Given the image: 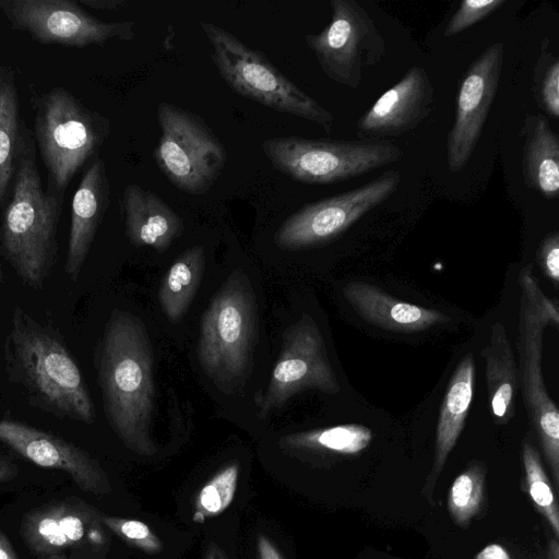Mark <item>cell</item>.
Listing matches in <instances>:
<instances>
[{
    "label": "cell",
    "instance_id": "6da1fadb",
    "mask_svg": "<svg viewBox=\"0 0 559 559\" xmlns=\"http://www.w3.org/2000/svg\"><path fill=\"white\" fill-rule=\"evenodd\" d=\"M153 353L141 320L114 310L98 348L97 373L106 418L123 444L141 455L156 452Z\"/></svg>",
    "mask_w": 559,
    "mask_h": 559
},
{
    "label": "cell",
    "instance_id": "7a4b0ae2",
    "mask_svg": "<svg viewBox=\"0 0 559 559\" xmlns=\"http://www.w3.org/2000/svg\"><path fill=\"white\" fill-rule=\"evenodd\" d=\"M3 348L8 374L26 390L36 407L60 418L94 423L88 388L57 332L15 307Z\"/></svg>",
    "mask_w": 559,
    "mask_h": 559
},
{
    "label": "cell",
    "instance_id": "3957f363",
    "mask_svg": "<svg viewBox=\"0 0 559 559\" xmlns=\"http://www.w3.org/2000/svg\"><path fill=\"white\" fill-rule=\"evenodd\" d=\"M25 145L0 227L2 258L22 283L40 289L55 265L62 200L41 186L33 153Z\"/></svg>",
    "mask_w": 559,
    "mask_h": 559
},
{
    "label": "cell",
    "instance_id": "277c9868",
    "mask_svg": "<svg viewBox=\"0 0 559 559\" xmlns=\"http://www.w3.org/2000/svg\"><path fill=\"white\" fill-rule=\"evenodd\" d=\"M199 24L210 43L211 59L230 90L331 132L333 115L284 75L262 51L252 49L217 24L204 21Z\"/></svg>",
    "mask_w": 559,
    "mask_h": 559
},
{
    "label": "cell",
    "instance_id": "5b68a950",
    "mask_svg": "<svg viewBox=\"0 0 559 559\" xmlns=\"http://www.w3.org/2000/svg\"><path fill=\"white\" fill-rule=\"evenodd\" d=\"M521 289L518 353L520 388L523 402L556 487L559 486V411L549 396L542 371L544 331L548 324L559 326V308L538 285L531 265L519 274Z\"/></svg>",
    "mask_w": 559,
    "mask_h": 559
},
{
    "label": "cell",
    "instance_id": "8992f818",
    "mask_svg": "<svg viewBox=\"0 0 559 559\" xmlns=\"http://www.w3.org/2000/svg\"><path fill=\"white\" fill-rule=\"evenodd\" d=\"M110 121L64 88L44 94L35 116L38 150L47 170V192L61 199L82 166L100 148Z\"/></svg>",
    "mask_w": 559,
    "mask_h": 559
},
{
    "label": "cell",
    "instance_id": "52a82bcc",
    "mask_svg": "<svg viewBox=\"0 0 559 559\" xmlns=\"http://www.w3.org/2000/svg\"><path fill=\"white\" fill-rule=\"evenodd\" d=\"M257 337V309L246 275L236 271L203 313L198 357L204 372L225 390L250 370Z\"/></svg>",
    "mask_w": 559,
    "mask_h": 559
},
{
    "label": "cell",
    "instance_id": "ba28073f",
    "mask_svg": "<svg viewBox=\"0 0 559 559\" xmlns=\"http://www.w3.org/2000/svg\"><path fill=\"white\" fill-rule=\"evenodd\" d=\"M262 152L274 169L307 185H333L395 163L403 151L390 142L301 136L265 139Z\"/></svg>",
    "mask_w": 559,
    "mask_h": 559
},
{
    "label": "cell",
    "instance_id": "9c48e42d",
    "mask_svg": "<svg viewBox=\"0 0 559 559\" xmlns=\"http://www.w3.org/2000/svg\"><path fill=\"white\" fill-rule=\"evenodd\" d=\"M160 129L154 159L163 175L188 194L206 193L225 168L227 152L198 115L175 104L157 106Z\"/></svg>",
    "mask_w": 559,
    "mask_h": 559
},
{
    "label": "cell",
    "instance_id": "30bf717a",
    "mask_svg": "<svg viewBox=\"0 0 559 559\" xmlns=\"http://www.w3.org/2000/svg\"><path fill=\"white\" fill-rule=\"evenodd\" d=\"M330 23L305 40L323 73L333 82L357 88L364 69L385 55L384 40L369 13L355 0H331Z\"/></svg>",
    "mask_w": 559,
    "mask_h": 559
},
{
    "label": "cell",
    "instance_id": "8fae6325",
    "mask_svg": "<svg viewBox=\"0 0 559 559\" xmlns=\"http://www.w3.org/2000/svg\"><path fill=\"white\" fill-rule=\"evenodd\" d=\"M400 181L397 170H388L364 186L308 203L280 225L274 242L290 251L328 242L390 198Z\"/></svg>",
    "mask_w": 559,
    "mask_h": 559
},
{
    "label": "cell",
    "instance_id": "7c38bea8",
    "mask_svg": "<svg viewBox=\"0 0 559 559\" xmlns=\"http://www.w3.org/2000/svg\"><path fill=\"white\" fill-rule=\"evenodd\" d=\"M340 389L323 336L313 319L304 313L285 330L269 384L264 392L255 395L254 402L258 415L264 418L299 392L319 390L335 394Z\"/></svg>",
    "mask_w": 559,
    "mask_h": 559
},
{
    "label": "cell",
    "instance_id": "4fadbf2b",
    "mask_svg": "<svg viewBox=\"0 0 559 559\" xmlns=\"http://www.w3.org/2000/svg\"><path fill=\"white\" fill-rule=\"evenodd\" d=\"M0 11L13 28L43 44L81 48L135 37L133 21L104 22L69 0H0Z\"/></svg>",
    "mask_w": 559,
    "mask_h": 559
},
{
    "label": "cell",
    "instance_id": "5bb4252c",
    "mask_svg": "<svg viewBox=\"0 0 559 559\" xmlns=\"http://www.w3.org/2000/svg\"><path fill=\"white\" fill-rule=\"evenodd\" d=\"M502 64L503 46L498 41L475 59L462 79L445 143L447 164L452 173L463 169L475 150L498 91Z\"/></svg>",
    "mask_w": 559,
    "mask_h": 559
},
{
    "label": "cell",
    "instance_id": "9a60e30c",
    "mask_svg": "<svg viewBox=\"0 0 559 559\" xmlns=\"http://www.w3.org/2000/svg\"><path fill=\"white\" fill-rule=\"evenodd\" d=\"M0 441L37 466L67 473L84 491L106 495L108 477L86 451L22 421L0 419Z\"/></svg>",
    "mask_w": 559,
    "mask_h": 559
},
{
    "label": "cell",
    "instance_id": "2e32d148",
    "mask_svg": "<svg viewBox=\"0 0 559 559\" xmlns=\"http://www.w3.org/2000/svg\"><path fill=\"white\" fill-rule=\"evenodd\" d=\"M435 90L427 71L412 67L358 119L360 140L397 136L414 130L432 111Z\"/></svg>",
    "mask_w": 559,
    "mask_h": 559
},
{
    "label": "cell",
    "instance_id": "e0dca14e",
    "mask_svg": "<svg viewBox=\"0 0 559 559\" xmlns=\"http://www.w3.org/2000/svg\"><path fill=\"white\" fill-rule=\"evenodd\" d=\"M110 203L105 163L96 158L83 175L71 204V223L64 270L76 282L97 229Z\"/></svg>",
    "mask_w": 559,
    "mask_h": 559
},
{
    "label": "cell",
    "instance_id": "ac0fdd59",
    "mask_svg": "<svg viewBox=\"0 0 559 559\" xmlns=\"http://www.w3.org/2000/svg\"><path fill=\"white\" fill-rule=\"evenodd\" d=\"M96 519L90 506L68 499L27 512L20 532L28 548L45 558L79 544Z\"/></svg>",
    "mask_w": 559,
    "mask_h": 559
},
{
    "label": "cell",
    "instance_id": "d6986e66",
    "mask_svg": "<svg viewBox=\"0 0 559 559\" xmlns=\"http://www.w3.org/2000/svg\"><path fill=\"white\" fill-rule=\"evenodd\" d=\"M343 295L366 322L388 331L420 332L450 320L438 310L396 299L361 281L347 283Z\"/></svg>",
    "mask_w": 559,
    "mask_h": 559
},
{
    "label": "cell",
    "instance_id": "ffe728a7",
    "mask_svg": "<svg viewBox=\"0 0 559 559\" xmlns=\"http://www.w3.org/2000/svg\"><path fill=\"white\" fill-rule=\"evenodd\" d=\"M121 210L126 235L138 247L163 252L183 230V221L155 192L136 183L124 187Z\"/></svg>",
    "mask_w": 559,
    "mask_h": 559
},
{
    "label": "cell",
    "instance_id": "44dd1931",
    "mask_svg": "<svg viewBox=\"0 0 559 559\" xmlns=\"http://www.w3.org/2000/svg\"><path fill=\"white\" fill-rule=\"evenodd\" d=\"M474 384L475 360L474 356L468 354L452 373L441 403L436 427L433 464L423 490L429 500L448 456L464 429L473 402Z\"/></svg>",
    "mask_w": 559,
    "mask_h": 559
},
{
    "label": "cell",
    "instance_id": "7402d4cb",
    "mask_svg": "<svg viewBox=\"0 0 559 559\" xmlns=\"http://www.w3.org/2000/svg\"><path fill=\"white\" fill-rule=\"evenodd\" d=\"M485 361L488 405L496 425H506L514 415L520 389L519 366L504 325L495 322L488 344L480 352Z\"/></svg>",
    "mask_w": 559,
    "mask_h": 559
},
{
    "label": "cell",
    "instance_id": "603a6c76",
    "mask_svg": "<svg viewBox=\"0 0 559 559\" xmlns=\"http://www.w3.org/2000/svg\"><path fill=\"white\" fill-rule=\"evenodd\" d=\"M522 173L525 185L548 200L559 197V139L544 115L524 121Z\"/></svg>",
    "mask_w": 559,
    "mask_h": 559
},
{
    "label": "cell",
    "instance_id": "cb8c5ba5",
    "mask_svg": "<svg viewBox=\"0 0 559 559\" xmlns=\"http://www.w3.org/2000/svg\"><path fill=\"white\" fill-rule=\"evenodd\" d=\"M24 145L15 75L11 68L0 66V205L8 195Z\"/></svg>",
    "mask_w": 559,
    "mask_h": 559
},
{
    "label": "cell",
    "instance_id": "d4e9b609",
    "mask_svg": "<svg viewBox=\"0 0 559 559\" xmlns=\"http://www.w3.org/2000/svg\"><path fill=\"white\" fill-rule=\"evenodd\" d=\"M372 438L370 428L360 424H344L289 433L280 443L292 452L352 456L366 450Z\"/></svg>",
    "mask_w": 559,
    "mask_h": 559
},
{
    "label": "cell",
    "instance_id": "484cf974",
    "mask_svg": "<svg viewBox=\"0 0 559 559\" xmlns=\"http://www.w3.org/2000/svg\"><path fill=\"white\" fill-rule=\"evenodd\" d=\"M204 260L203 246H193L185 250L165 274L158 301L171 322H178L190 307L200 285Z\"/></svg>",
    "mask_w": 559,
    "mask_h": 559
},
{
    "label": "cell",
    "instance_id": "4316f807",
    "mask_svg": "<svg viewBox=\"0 0 559 559\" xmlns=\"http://www.w3.org/2000/svg\"><path fill=\"white\" fill-rule=\"evenodd\" d=\"M486 467L481 462H471L453 480L448 495V510L453 522L466 527L484 503Z\"/></svg>",
    "mask_w": 559,
    "mask_h": 559
},
{
    "label": "cell",
    "instance_id": "83f0119b",
    "mask_svg": "<svg viewBox=\"0 0 559 559\" xmlns=\"http://www.w3.org/2000/svg\"><path fill=\"white\" fill-rule=\"evenodd\" d=\"M525 488L538 512L547 520L556 538L559 536V510L550 480L537 449L528 441L522 444Z\"/></svg>",
    "mask_w": 559,
    "mask_h": 559
},
{
    "label": "cell",
    "instance_id": "f1b7e54d",
    "mask_svg": "<svg viewBox=\"0 0 559 559\" xmlns=\"http://www.w3.org/2000/svg\"><path fill=\"white\" fill-rule=\"evenodd\" d=\"M239 476V464L229 463L216 473L200 490L192 514L194 523L223 513L233 502Z\"/></svg>",
    "mask_w": 559,
    "mask_h": 559
},
{
    "label": "cell",
    "instance_id": "f546056e",
    "mask_svg": "<svg viewBox=\"0 0 559 559\" xmlns=\"http://www.w3.org/2000/svg\"><path fill=\"white\" fill-rule=\"evenodd\" d=\"M534 95L538 106L549 117H559V60L547 45L540 51L534 69Z\"/></svg>",
    "mask_w": 559,
    "mask_h": 559
},
{
    "label": "cell",
    "instance_id": "4dcf8cb0",
    "mask_svg": "<svg viewBox=\"0 0 559 559\" xmlns=\"http://www.w3.org/2000/svg\"><path fill=\"white\" fill-rule=\"evenodd\" d=\"M102 523L127 543L150 554L159 552L163 544L143 522L116 516L99 515Z\"/></svg>",
    "mask_w": 559,
    "mask_h": 559
},
{
    "label": "cell",
    "instance_id": "1f68e13d",
    "mask_svg": "<svg viewBox=\"0 0 559 559\" xmlns=\"http://www.w3.org/2000/svg\"><path fill=\"white\" fill-rule=\"evenodd\" d=\"M506 3V0H464L448 22L444 36L457 35L484 20Z\"/></svg>",
    "mask_w": 559,
    "mask_h": 559
},
{
    "label": "cell",
    "instance_id": "d6a6232c",
    "mask_svg": "<svg viewBox=\"0 0 559 559\" xmlns=\"http://www.w3.org/2000/svg\"><path fill=\"white\" fill-rule=\"evenodd\" d=\"M536 260L545 276L559 283V233L557 230L548 234L540 242Z\"/></svg>",
    "mask_w": 559,
    "mask_h": 559
},
{
    "label": "cell",
    "instance_id": "836d02e7",
    "mask_svg": "<svg viewBox=\"0 0 559 559\" xmlns=\"http://www.w3.org/2000/svg\"><path fill=\"white\" fill-rule=\"evenodd\" d=\"M83 7L97 11H118L127 4L126 0H79Z\"/></svg>",
    "mask_w": 559,
    "mask_h": 559
},
{
    "label": "cell",
    "instance_id": "e575fe53",
    "mask_svg": "<svg viewBox=\"0 0 559 559\" xmlns=\"http://www.w3.org/2000/svg\"><path fill=\"white\" fill-rule=\"evenodd\" d=\"M258 559H284L274 544L264 535L257 540Z\"/></svg>",
    "mask_w": 559,
    "mask_h": 559
},
{
    "label": "cell",
    "instance_id": "d590c367",
    "mask_svg": "<svg viewBox=\"0 0 559 559\" xmlns=\"http://www.w3.org/2000/svg\"><path fill=\"white\" fill-rule=\"evenodd\" d=\"M475 559H511V557L501 545L490 544L483 548Z\"/></svg>",
    "mask_w": 559,
    "mask_h": 559
},
{
    "label": "cell",
    "instance_id": "8d00e7d4",
    "mask_svg": "<svg viewBox=\"0 0 559 559\" xmlns=\"http://www.w3.org/2000/svg\"><path fill=\"white\" fill-rule=\"evenodd\" d=\"M17 473V467L7 456L0 454V484L12 480Z\"/></svg>",
    "mask_w": 559,
    "mask_h": 559
},
{
    "label": "cell",
    "instance_id": "74e56055",
    "mask_svg": "<svg viewBox=\"0 0 559 559\" xmlns=\"http://www.w3.org/2000/svg\"><path fill=\"white\" fill-rule=\"evenodd\" d=\"M0 559H19L9 538L0 531Z\"/></svg>",
    "mask_w": 559,
    "mask_h": 559
},
{
    "label": "cell",
    "instance_id": "f35d334b",
    "mask_svg": "<svg viewBox=\"0 0 559 559\" xmlns=\"http://www.w3.org/2000/svg\"><path fill=\"white\" fill-rule=\"evenodd\" d=\"M547 559H559V543L556 537L548 543Z\"/></svg>",
    "mask_w": 559,
    "mask_h": 559
},
{
    "label": "cell",
    "instance_id": "ab89813d",
    "mask_svg": "<svg viewBox=\"0 0 559 559\" xmlns=\"http://www.w3.org/2000/svg\"><path fill=\"white\" fill-rule=\"evenodd\" d=\"M204 559H226V557L215 544H211Z\"/></svg>",
    "mask_w": 559,
    "mask_h": 559
},
{
    "label": "cell",
    "instance_id": "60d3db41",
    "mask_svg": "<svg viewBox=\"0 0 559 559\" xmlns=\"http://www.w3.org/2000/svg\"><path fill=\"white\" fill-rule=\"evenodd\" d=\"M4 272L2 267V254H1V248H0V284L4 283Z\"/></svg>",
    "mask_w": 559,
    "mask_h": 559
},
{
    "label": "cell",
    "instance_id": "b9f144b4",
    "mask_svg": "<svg viewBox=\"0 0 559 559\" xmlns=\"http://www.w3.org/2000/svg\"><path fill=\"white\" fill-rule=\"evenodd\" d=\"M44 559H64V558L61 557L60 555H51V556L45 557Z\"/></svg>",
    "mask_w": 559,
    "mask_h": 559
}]
</instances>
